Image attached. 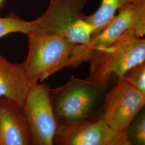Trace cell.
<instances>
[{
	"instance_id": "cell-5",
	"label": "cell",
	"mask_w": 145,
	"mask_h": 145,
	"mask_svg": "<svg viewBox=\"0 0 145 145\" xmlns=\"http://www.w3.org/2000/svg\"><path fill=\"white\" fill-rule=\"evenodd\" d=\"M46 83L31 85L22 111L28 128L30 145H54L59 125Z\"/></svg>"
},
{
	"instance_id": "cell-14",
	"label": "cell",
	"mask_w": 145,
	"mask_h": 145,
	"mask_svg": "<svg viewBox=\"0 0 145 145\" xmlns=\"http://www.w3.org/2000/svg\"><path fill=\"white\" fill-rule=\"evenodd\" d=\"M123 80L145 94V62L131 69L125 74Z\"/></svg>"
},
{
	"instance_id": "cell-11",
	"label": "cell",
	"mask_w": 145,
	"mask_h": 145,
	"mask_svg": "<svg viewBox=\"0 0 145 145\" xmlns=\"http://www.w3.org/2000/svg\"><path fill=\"white\" fill-rule=\"evenodd\" d=\"M144 0H101L98 9L90 15H84V18L94 27L93 37L102 31L116 15L119 9L125 5Z\"/></svg>"
},
{
	"instance_id": "cell-1",
	"label": "cell",
	"mask_w": 145,
	"mask_h": 145,
	"mask_svg": "<svg viewBox=\"0 0 145 145\" xmlns=\"http://www.w3.org/2000/svg\"><path fill=\"white\" fill-rule=\"evenodd\" d=\"M87 79L102 88H106L113 76L123 80L131 69L145 62V39L135 30L126 32L108 46L90 54Z\"/></svg>"
},
{
	"instance_id": "cell-3",
	"label": "cell",
	"mask_w": 145,
	"mask_h": 145,
	"mask_svg": "<svg viewBox=\"0 0 145 145\" xmlns=\"http://www.w3.org/2000/svg\"><path fill=\"white\" fill-rule=\"evenodd\" d=\"M27 36L29 51L22 65L30 86L42 83L63 68L70 67L76 44L56 35L30 33Z\"/></svg>"
},
{
	"instance_id": "cell-13",
	"label": "cell",
	"mask_w": 145,
	"mask_h": 145,
	"mask_svg": "<svg viewBox=\"0 0 145 145\" xmlns=\"http://www.w3.org/2000/svg\"><path fill=\"white\" fill-rule=\"evenodd\" d=\"M132 145H145V114L141 110L136 116L126 131Z\"/></svg>"
},
{
	"instance_id": "cell-15",
	"label": "cell",
	"mask_w": 145,
	"mask_h": 145,
	"mask_svg": "<svg viewBox=\"0 0 145 145\" xmlns=\"http://www.w3.org/2000/svg\"><path fill=\"white\" fill-rule=\"evenodd\" d=\"M110 145H132L128 137L127 132L117 133Z\"/></svg>"
},
{
	"instance_id": "cell-12",
	"label": "cell",
	"mask_w": 145,
	"mask_h": 145,
	"mask_svg": "<svg viewBox=\"0 0 145 145\" xmlns=\"http://www.w3.org/2000/svg\"><path fill=\"white\" fill-rule=\"evenodd\" d=\"M31 31V21L24 20L14 14L0 17V38L13 33H22L27 35Z\"/></svg>"
},
{
	"instance_id": "cell-10",
	"label": "cell",
	"mask_w": 145,
	"mask_h": 145,
	"mask_svg": "<svg viewBox=\"0 0 145 145\" xmlns=\"http://www.w3.org/2000/svg\"><path fill=\"white\" fill-rule=\"evenodd\" d=\"M30 87L22 63H12L0 54V98L8 99L22 108Z\"/></svg>"
},
{
	"instance_id": "cell-8",
	"label": "cell",
	"mask_w": 145,
	"mask_h": 145,
	"mask_svg": "<svg viewBox=\"0 0 145 145\" xmlns=\"http://www.w3.org/2000/svg\"><path fill=\"white\" fill-rule=\"evenodd\" d=\"M116 133L101 118L59 124L54 145H109Z\"/></svg>"
},
{
	"instance_id": "cell-2",
	"label": "cell",
	"mask_w": 145,
	"mask_h": 145,
	"mask_svg": "<svg viewBox=\"0 0 145 145\" xmlns=\"http://www.w3.org/2000/svg\"><path fill=\"white\" fill-rule=\"evenodd\" d=\"M89 0H50L46 11L31 21L32 32L61 37L74 44H86L94 27L84 18L82 10Z\"/></svg>"
},
{
	"instance_id": "cell-6",
	"label": "cell",
	"mask_w": 145,
	"mask_h": 145,
	"mask_svg": "<svg viewBox=\"0 0 145 145\" xmlns=\"http://www.w3.org/2000/svg\"><path fill=\"white\" fill-rule=\"evenodd\" d=\"M134 29L140 36L145 35V0L125 5L119 9L114 17L99 33L86 44H76L72 57V66L77 67L88 61L90 53L108 46L126 32Z\"/></svg>"
},
{
	"instance_id": "cell-16",
	"label": "cell",
	"mask_w": 145,
	"mask_h": 145,
	"mask_svg": "<svg viewBox=\"0 0 145 145\" xmlns=\"http://www.w3.org/2000/svg\"><path fill=\"white\" fill-rule=\"evenodd\" d=\"M7 0H0V10H1L5 5Z\"/></svg>"
},
{
	"instance_id": "cell-4",
	"label": "cell",
	"mask_w": 145,
	"mask_h": 145,
	"mask_svg": "<svg viewBox=\"0 0 145 145\" xmlns=\"http://www.w3.org/2000/svg\"><path fill=\"white\" fill-rule=\"evenodd\" d=\"M101 89L87 78L74 75L61 86L50 88V99L59 124L88 118Z\"/></svg>"
},
{
	"instance_id": "cell-7",
	"label": "cell",
	"mask_w": 145,
	"mask_h": 145,
	"mask_svg": "<svg viewBox=\"0 0 145 145\" xmlns=\"http://www.w3.org/2000/svg\"><path fill=\"white\" fill-rule=\"evenodd\" d=\"M145 105V94L124 80L117 81L104 98L101 118L116 133H122Z\"/></svg>"
},
{
	"instance_id": "cell-17",
	"label": "cell",
	"mask_w": 145,
	"mask_h": 145,
	"mask_svg": "<svg viewBox=\"0 0 145 145\" xmlns=\"http://www.w3.org/2000/svg\"></svg>"
},
{
	"instance_id": "cell-9",
	"label": "cell",
	"mask_w": 145,
	"mask_h": 145,
	"mask_svg": "<svg viewBox=\"0 0 145 145\" xmlns=\"http://www.w3.org/2000/svg\"><path fill=\"white\" fill-rule=\"evenodd\" d=\"M0 145H30L22 109L4 97L0 98Z\"/></svg>"
}]
</instances>
